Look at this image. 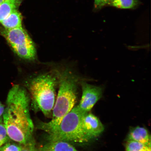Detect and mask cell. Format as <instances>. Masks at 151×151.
I'll use <instances>...</instances> for the list:
<instances>
[{
	"label": "cell",
	"mask_w": 151,
	"mask_h": 151,
	"mask_svg": "<svg viewBox=\"0 0 151 151\" xmlns=\"http://www.w3.org/2000/svg\"><path fill=\"white\" fill-rule=\"evenodd\" d=\"M5 110L4 105L0 102V118H2L3 115Z\"/></svg>",
	"instance_id": "18"
},
{
	"label": "cell",
	"mask_w": 151,
	"mask_h": 151,
	"mask_svg": "<svg viewBox=\"0 0 151 151\" xmlns=\"http://www.w3.org/2000/svg\"><path fill=\"white\" fill-rule=\"evenodd\" d=\"M125 146L126 151H151V146L134 141L127 140Z\"/></svg>",
	"instance_id": "13"
},
{
	"label": "cell",
	"mask_w": 151,
	"mask_h": 151,
	"mask_svg": "<svg viewBox=\"0 0 151 151\" xmlns=\"http://www.w3.org/2000/svg\"><path fill=\"white\" fill-rule=\"evenodd\" d=\"M40 151H79L69 142L58 141H49L40 149Z\"/></svg>",
	"instance_id": "9"
},
{
	"label": "cell",
	"mask_w": 151,
	"mask_h": 151,
	"mask_svg": "<svg viewBox=\"0 0 151 151\" xmlns=\"http://www.w3.org/2000/svg\"><path fill=\"white\" fill-rule=\"evenodd\" d=\"M20 151H37L35 142L33 138L26 144L23 145Z\"/></svg>",
	"instance_id": "17"
},
{
	"label": "cell",
	"mask_w": 151,
	"mask_h": 151,
	"mask_svg": "<svg viewBox=\"0 0 151 151\" xmlns=\"http://www.w3.org/2000/svg\"><path fill=\"white\" fill-rule=\"evenodd\" d=\"M82 127L88 141L99 137L104 130V127L99 119L89 112L85 113L83 115Z\"/></svg>",
	"instance_id": "7"
},
{
	"label": "cell",
	"mask_w": 151,
	"mask_h": 151,
	"mask_svg": "<svg viewBox=\"0 0 151 151\" xmlns=\"http://www.w3.org/2000/svg\"><path fill=\"white\" fill-rule=\"evenodd\" d=\"M84 113L78 106L73 107L58 126L48 133V141L80 143L87 142L82 127V118Z\"/></svg>",
	"instance_id": "4"
},
{
	"label": "cell",
	"mask_w": 151,
	"mask_h": 151,
	"mask_svg": "<svg viewBox=\"0 0 151 151\" xmlns=\"http://www.w3.org/2000/svg\"><path fill=\"white\" fill-rule=\"evenodd\" d=\"M150 136L146 128L137 126L130 130L127 137V140L138 142L151 146Z\"/></svg>",
	"instance_id": "8"
},
{
	"label": "cell",
	"mask_w": 151,
	"mask_h": 151,
	"mask_svg": "<svg viewBox=\"0 0 151 151\" xmlns=\"http://www.w3.org/2000/svg\"><path fill=\"white\" fill-rule=\"evenodd\" d=\"M141 4L139 0H111L109 5L119 9H134Z\"/></svg>",
	"instance_id": "12"
},
{
	"label": "cell",
	"mask_w": 151,
	"mask_h": 151,
	"mask_svg": "<svg viewBox=\"0 0 151 151\" xmlns=\"http://www.w3.org/2000/svg\"><path fill=\"white\" fill-rule=\"evenodd\" d=\"M59 88L52 113L51 120L39 124V129L48 133L59 124L66 115L74 107L77 99L76 77L70 71L66 70L60 75Z\"/></svg>",
	"instance_id": "2"
},
{
	"label": "cell",
	"mask_w": 151,
	"mask_h": 151,
	"mask_svg": "<svg viewBox=\"0 0 151 151\" xmlns=\"http://www.w3.org/2000/svg\"><path fill=\"white\" fill-rule=\"evenodd\" d=\"M23 145L18 143L9 142L0 147V151H20Z\"/></svg>",
	"instance_id": "14"
},
{
	"label": "cell",
	"mask_w": 151,
	"mask_h": 151,
	"mask_svg": "<svg viewBox=\"0 0 151 151\" xmlns=\"http://www.w3.org/2000/svg\"><path fill=\"white\" fill-rule=\"evenodd\" d=\"M111 0H94L93 11L99 12L104 7L109 5Z\"/></svg>",
	"instance_id": "16"
},
{
	"label": "cell",
	"mask_w": 151,
	"mask_h": 151,
	"mask_svg": "<svg viewBox=\"0 0 151 151\" xmlns=\"http://www.w3.org/2000/svg\"><path fill=\"white\" fill-rule=\"evenodd\" d=\"M82 97L78 106L81 111L88 112L102 96L103 88L88 84L86 82L82 83Z\"/></svg>",
	"instance_id": "6"
},
{
	"label": "cell",
	"mask_w": 151,
	"mask_h": 151,
	"mask_svg": "<svg viewBox=\"0 0 151 151\" xmlns=\"http://www.w3.org/2000/svg\"><path fill=\"white\" fill-rule=\"evenodd\" d=\"M3 120L7 135L15 142L24 145L33 138L34 126L29 112V98L26 90L15 85L9 90Z\"/></svg>",
	"instance_id": "1"
},
{
	"label": "cell",
	"mask_w": 151,
	"mask_h": 151,
	"mask_svg": "<svg viewBox=\"0 0 151 151\" xmlns=\"http://www.w3.org/2000/svg\"><path fill=\"white\" fill-rule=\"evenodd\" d=\"M22 17L21 13L16 9L9 14L1 23L5 29H7L22 27Z\"/></svg>",
	"instance_id": "10"
},
{
	"label": "cell",
	"mask_w": 151,
	"mask_h": 151,
	"mask_svg": "<svg viewBox=\"0 0 151 151\" xmlns=\"http://www.w3.org/2000/svg\"><path fill=\"white\" fill-rule=\"evenodd\" d=\"M1 34L19 57L29 60L35 59L36 50L35 44L23 27L9 29L4 28Z\"/></svg>",
	"instance_id": "5"
},
{
	"label": "cell",
	"mask_w": 151,
	"mask_h": 151,
	"mask_svg": "<svg viewBox=\"0 0 151 151\" xmlns=\"http://www.w3.org/2000/svg\"><path fill=\"white\" fill-rule=\"evenodd\" d=\"M5 0H0V5Z\"/></svg>",
	"instance_id": "19"
},
{
	"label": "cell",
	"mask_w": 151,
	"mask_h": 151,
	"mask_svg": "<svg viewBox=\"0 0 151 151\" xmlns=\"http://www.w3.org/2000/svg\"><path fill=\"white\" fill-rule=\"evenodd\" d=\"M59 76L57 73L51 72L36 77L28 84L34 107L47 117L52 116L55 102V88Z\"/></svg>",
	"instance_id": "3"
},
{
	"label": "cell",
	"mask_w": 151,
	"mask_h": 151,
	"mask_svg": "<svg viewBox=\"0 0 151 151\" xmlns=\"http://www.w3.org/2000/svg\"><path fill=\"white\" fill-rule=\"evenodd\" d=\"M3 118H0V123L2 122Z\"/></svg>",
	"instance_id": "20"
},
{
	"label": "cell",
	"mask_w": 151,
	"mask_h": 151,
	"mask_svg": "<svg viewBox=\"0 0 151 151\" xmlns=\"http://www.w3.org/2000/svg\"><path fill=\"white\" fill-rule=\"evenodd\" d=\"M9 139L4 124L2 122L1 123H0V147L8 142Z\"/></svg>",
	"instance_id": "15"
},
{
	"label": "cell",
	"mask_w": 151,
	"mask_h": 151,
	"mask_svg": "<svg viewBox=\"0 0 151 151\" xmlns=\"http://www.w3.org/2000/svg\"><path fill=\"white\" fill-rule=\"evenodd\" d=\"M23 0H5L0 5V22L18 9Z\"/></svg>",
	"instance_id": "11"
}]
</instances>
